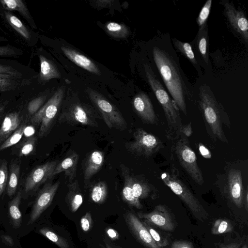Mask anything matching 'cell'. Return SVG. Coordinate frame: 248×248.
I'll return each instance as SVG.
<instances>
[{
	"label": "cell",
	"mask_w": 248,
	"mask_h": 248,
	"mask_svg": "<svg viewBox=\"0 0 248 248\" xmlns=\"http://www.w3.org/2000/svg\"><path fill=\"white\" fill-rule=\"evenodd\" d=\"M2 242L9 246H13L14 245L13 239L8 235H2L0 236Z\"/></svg>",
	"instance_id": "c3c4849f"
},
{
	"label": "cell",
	"mask_w": 248,
	"mask_h": 248,
	"mask_svg": "<svg viewBox=\"0 0 248 248\" xmlns=\"http://www.w3.org/2000/svg\"><path fill=\"white\" fill-rule=\"evenodd\" d=\"M37 138L30 136L22 142L18 146L17 154L19 156H27L33 153L35 150Z\"/></svg>",
	"instance_id": "836d02e7"
},
{
	"label": "cell",
	"mask_w": 248,
	"mask_h": 248,
	"mask_svg": "<svg viewBox=\"0 0 248 248\" xmlns=\"http://www.w3.org/2000/svg\"><path fill=\"white\" fill-rule=\"evenodd\" d=\"M39 232L60 248H69V244L66 239L59 236L50 229L43 228L39 230Z\"/></svg>",
	"instance_id": "e575fe53"
},
{
	"label": "cell",
	"mask_w": 248,
	"mask_h": 248,
	"mask_svg": "<svg viewBox=\"0 0 248 248\" xmlns=\"http://www.w3.org/2000/svg\"><path fill=\"white\" fill-rule=\"evenodd\" d=\"M142 222L148 231L151 237L158 246L162 248H165L169 245V240L166 236L163 235L161 232L154 228L151 225L144 221H142Z\"/></svg>",
	"instance_id": "8d00e7d4"
},
{
	"label": "cell",
	"mask_w": 248,
	"mask_h": 248,
	"mask_svg": "<svg viewBox=\"0 0 248 248\" xmlns=\"http://www.w3.org/2000/svg\"><path fill=\"white\" fill-rule=\"evenodd\" d=\"M108 192L107 184L104 181H98L93 184L91 187L90 197L94 202L101 204L106 200Z\"/></svg>",
	"instance_id": "83f0119b"
},
{
	"label": "cell",
	"mask_w": 248,
	"mask_h": 248,
	"mask_svg": "<svg viewBox=\"0 0 248 248\" xmlns=\"http://www.w3.org/2000/svg\"><path fill=\"white\" fill-rule=\"evenodd\" d=\"M78 155L74 151H70L66 156L57 163L51 177L64 172L70 182L72 181L77 175Z\"/></svg>",
	"instance_id": "e0dca14e"
},
{
	"label": "cell",
	"mask_w": 248,
	"mask_h": 248,
	"mask_svg": "<svg viewBox=\"0 0 248 248\" xmlns=\"http://www.w3.org/2000/svg\"><path fill=\"white\" fill-rule=\"evenodd\" d=\"M93 220L91 214L87 212L80 219V225L82 230L88 232L92 228Z\"/></svg>",
	"instance_id": "60d3db41"
},
{
	"label": "cell",
	"mask_w": 248,
	"mask_h": 248,
	"mask_svg": "<svg viewBox=\"0 0 248 248\" xmlns=\"http://www.w3.org/2000/svg\"><path fill=\"white\" fill-rule=\"evenodd\" d=\"M4 15L9 24L23 38L30 40L31 35L30 31L24 23L16 16L9 11H4Z\"/></svg>",
	"instance_id": "4316f807"
},
{
	"label": "cell",
	"mask_w": 248,
	"mask_h": 248,
	"mask_svg": "<svg viewBox=\"0 0 248 248\" xmlns=\"http://www.w3.org/2000/svg\"><path fill=\"white\" fill-rule=\"evenodd\" d=\"M65 87L57 89L48 100L31 117L34 125H40L38 135L43 137L48 134L56 118L65 94Z\"/></svg>",
	"instance_id": "3957f363"
},
{
	"label": "cell",
	"mask_w": 248,
	"mask_h": 248,
	"mask_svg": "<svg viewBox=\"0 0 248 248\" xmlns=\"http://www.w3.org/2000/svg\"><path fill=\"white\" fill-rule=\"evenodd\" d=\"M226 191L230 200L238 208L242 207L244 195L242 174L239 170L232 169L229 171Z\"/></svg>",
	"instance_id": "9a60e30c"
},
{
	"label": "cell",
	"mask_w": 248,
	"mask_h": 248,
	"mask_svg": "<svg viewBox=\"0 0 248 248\" xmlns=\"http://www.w3.org/2000/svg\"><path fill=\"white\" fill-rule=\"evenodd\" d=\"M199 105L209 135L214 139L228 143L222 124L230 126L229 116L206 85L200 88Z\"/></svg>",
	"instance_id": "7a4b0ae2"
},
{
	"label": "cell",
	"mask_w": 248,
	"mask_h": 248,
	"mask_svg": "<svg viewBox=\"0 0 248 248\" xmlns=\"http://www.w3.org/2000/svg\"><path fill=\"white\" fill-rule=\"evenodd\" d=\"M242 244L241 242H232L227 244L221 245L219 248H240Z\"/></svg>",
	"instance_id": "681fc988"
},
{
	"label": "cell",
	"mask_w": 248,
	"mask_h": 248,
	"mask_svg": "<svg viewBox=\"0 0 248 248\" xmlns=\"http://www.w3.org/2000/svg\"><path fill=\"white\" fill-rule=\"evenodd\" d=\"M61 50L64 55L72 62L88 71L97 75L101 74L97 65L91 59L71 47L62 46Z\"/></svg>",
	"instance_id": "ac0fdd59"
},
{
	"label": "cell",
	"mask_w": 248,
	"mask_h": 248,
	"mask_svg": "<svg viewBox=\"0 0 248 248\" xmlns=\"http://www.w3.org/2000/svg\"><path fill=\"white\" fill-rule=\"evenodd\" d=\"M20 164L13 161L10 167L9 174L6 185V191L9 197L14 195L17 188L20 178Z\"/></svg>",
	"instance_id": "cb8c5ba5"
},
{
	"label": "cell",
	"mask_w": 248,
	"mask_h": 248,
	"mask_svg": "<svg viewBox=\"0 0 248 248\" xmlns=\"http://www.w3.org/2000/svg\"><path fill=\"white\" fill-rule=\"evenodd\" d=\"M22 120L19 111L11 112L5 116L0 124V145L20 126Z\"/></svg>",
	"instance_id": "d6986e66"
},
{
	"label": "cell",
	"mask_w": 248,
	"mask_h": 248,
	"mask_svg": "<svg viewBox=\"0 0 248 248\" xmlns=\"http://www.w3.org/2000/svg\"><path fill=\"white\" fill-rule=\"evenodd\" d=\"M241 248H248L247 245L246 244L243 245V246L241 247Z\"/></svg>",
	"instance_id": "11a10c76"
},
{
	"label": "cell",
	"mask_w": 248,
	"mask_h": 248,
	"mask_svg": "<svg viewBox=\"0 0 248 248\" xmlns=\"http://www.w3.org/2000/svg\"><path fill=\"white\" fill-rule=\"evenodd\" d=\"M31 131L34 132V130H31V127H28L27 131H24V133H27L29 134V136L30 137V134H31Z\"/></svg>",
	"instance_id": "db71d44e"
},
{
	"label": "cell",
	"mask_w": 248,
	"mask_h": 248,
	"mask_svg": "<svg viewBox=\"0 0 248 248\" xmlns=\"http://www.w3.org/2000/svg\"><path fill=\"white\" fill-rule=\"evenodd\" d=\"M173 45L177 50L180 52L194 65H197L195 54L190 44L180 41L175 38H172Z\"/></svg>",
	"instance_id": "1f68e13d"
},
{
	"label": "cell",
	"mask_w": 248,
	"mask_h": 248,
	"mask_svg": "<svg viewBox=\"0 0 248 248\" xmlns=\"http://www.w3.org/2000/svg\"><path fill=\"white\" fill-rule=\"evenodd\" d=\"M232 230V225L229 220L218 219L214 222L211 232L213 234L218 235L230 232Z\"/></svg>",
	"instance_id": "d590c367"
},
{
	"label": "cell",
	"mask_w": 248,
	"mask_h": 248,
	"mask_svg": "<svg viewBox=\"0 0 248 248\" xmlns=\"http://www.w3.org/2000/svg\"><path fill=\"white\" fill-rule=\"evenodd\" d=\"M26 124L23 123L20 126L0 145V151L5 150L17 143L24 134Z\"/></svg>",
	"instance_id": "d6a6232c"
},
{
	"label": "cell",
	"mask_w": 248,
	"mask_h": 248,
	"mask_svg": "<svg viewBox=\"0 0 248 248\" xmlns=\"http://www.w3.org/2000/svg\"><path fill=\"white\" fill-rule=\"evenodd\" d=\"M0 74L10 75L21 77L22 74L12 66L0 64Z\"/></svg>",
	"instance_id": "b9f144b4"
},
{
	"label": "cell",
	"mask_w": 248,
	"mask_h": 248,
	"mask_svg": "<svg viewBox=\"0 0 248 248\" xmlns=\"http://www.w3.org/2000/svg\"><path fill=\"white\" fill-rule=\"evenodd\" d=\"M170 248H194L193 244L189 241L177 240L173 241Z\"/></svg>",
	"instance_id": "7bdbcfd3"
},
{
	"label": "cell",
	"mask_w": 248,
	"mask_h": 248,
	"mask_svg": "<svg viewBox=\"0 0 248 248\" xmlns=\"http://www.w3.org/2000/svg\"><path fill=\"white\" fill-rule=\"evenodd\" d=\"M87 94L101 113L103 120L109 128L124 130L127 123L119 110L103 95L92 89L86 90Z\"/></svg>",
	"instance_id": "8992f818"
},
{
	"label": "cell",
	"mask_w": 248,
	"mask_h": 248,
	"mask_svg": "<svg viewBox=\"0 0 248 248\" xmlns=\"http://www.w3.org/2000/svg\"><path fill=\"white\" fill-rule=\"evenodd\" d=\"M135 111L145 123L155 124L157 121L152 103L149 96L141 92L136 95L132 100Z\"/></svg>",
	"instance_id": "5bb4252c"
},
{
	"label": "cell",
	"mask_w": 248,
	"mask_h": 248,
	"mask_svg": "<svg viewBox=\"0 0 248 248\" xmlns=\"http://www.w3.org/2000/svg\"><path fill=\"white\" fill-rule=\"evenodd\" d=\"M223 5L224 13L230 25L248 44V21L245 13L236 9L232 3L225 1Z\"/></svg>",
	"instance_id": "7c38bea8"
},
{
	"label": "cell",
	"mask_w": 248,
	"mask_h": 248,
	"mask_svg": "<svg viewBox=\"0 0 248 248\" xmlns=\"http://www.w3.org/2000/svg\"><path fill=\"white\" fill-rule=\"evenodd\" d=\"M22 197V192L19 190L9 204V216L13 227L19 228L22 221V215L19 209V204Z\"/></svg>",
	"instance_id": "484cf974"
},
{
	"label": "cell",
	"mask_w": 248,
	"mask_h": 248,
	"mask_svg": "<svg viewBox=\"0 0 248 248\" xmlns=\"http://www.w3.org/2000/svg\"><path fill=\"white\" fill-rule=\"evenodd\" d=\"M176 140L174 150L180 165L193 181L202 185L204 180L202 172L197 163L196 154L189 146L187 138L182 134Z\"/></svg>",
	"instance_id": "5b68a950"
},
{
	"label": "cell",
	"mask_w": 248,
	"mask_h": 248,
	"mask_svg": "<svg viewBox=\"0 0 248 248\" xmlns=\"http://www.w3.org/2000/svg\"><path fill=\"white\" fill-rule=\"evenodd\" d=\"M16 55V51L11 47L0 46V56H13Z\"/></svg>",
	"instance_id": "ee69618b"
},
{
	"label": "cell",
	"mask_w": 248,
	"mask_h": 248,
	"mask_svg": "<svg viewBox=\"0 0 248 248\" xmlns=\"http://www.w3.org/2000/svg\"><path fill=\"white\" fill-rule=\"evenodd\" d=\"M104 158V153L100 150H94L88 154L83 165L85 186L89 185L91 178L100 170L103 165Z\"/></svg>",
	"instance_id": "2e32d148"
},
{
	"label": "cell",
	"mask_w": 248,
	"mask_h": 248,
	"mask_svg": "<svg viewBox=\"0 0 248 248\" xmlns=\"http://www.w3.org/2000/svg\"><path fill=\"white\" fill-rule=\"evenodd\" d=\"M68 190L65 198L66 203L71 211L76 212L83 203V196L77 180L67 185Z\"/></svg>",
	"instance_id": "44dd1931"
},
{
	"label": "cell",
	"mask_w": 248,
	"mask_h": 248,
	"mask_svg": "<svg viewBox=\"0 0 248 248\" xmlns=\"http://www.w3.org/2000/svg\"><path fill=\"white\" fill-rule=\"evenodd\" d=\"M153 58L156 67L172 99L180 110L187 114L185 94L186 88L173 58L157 47L153 49Z\"/></svg>",
	"instance_id": "6da1fadb"
},
{
	"label": "cell",
	"mask_w": 248,
	"mask_h": 248,
	"mask_svg": "<svg viewBox=\"0 0 248 248\" xmlns=\"http://www.w3.org/2000/svg\"><path fill=\"white\" fill-rule=\"evenodd\" d=\"M46 96H40L31 100L28 104L27 112L28 116L32 117L43 106L46 99Z\"/></svg>",
	"instance_id": "f35d334b"
},
{
	"label": "cell",
	"mask_w": 248,
	"mask_h": 248,
	"mask_svg": "<svg viewBox=\"0 0 248 248\" xmlns=\"http://www.w3.org/2000/svg\"><path fill=\"white\" fill-rule=\"evenodd\" d=\"M125 146L129 152L146 157L151 156L163 148L159 139L140 128L134 132L133 140L126 143Z\"/></svg>",
	"instance_id": "52a82bcc"
},
{
	"label": "cell",
	"mask_w": 248,
	"mask_h": 248,
	"mask_svg": "<svg viewBox=\"0 0 248 248\" xmlns=\"http://www.w3.org/2000/svg\"><path fill=\"white\" fill-rule=\"evenodd\" d=\"M137 215L139 217L144 219L143 221L163 230L172 232L175 228V224L170 213L163 205H156L149 213L140 212Z\"/></svg>",
	"instance_id": "9c48e42d"
},
{
	"label": "cell",
	"mask_w": 248,
	"mask_h": 248,
	"mask_svg": "<svg viewBox=\"0 0 248 248\" xmlns=\"http://www.w3.org/2000/svg\"><path fill=\"white\" fill-rule=\"evenodd\" d=\"M106 232L108 237L113 240L118 239L119 238V234L118 232L112 228L107 229Z\"/></svg>",
	"instance_id": "7dc6e473"
},
{
	"label": "cell",
	"mask_w": 248,
	"mask_h": 248,
	"mask_svg": "<svg viewBox=\"0 0 248 248\" xmlns=\"http://www.w3.org/2000/svg\"><path fill=\"white\" fill-rule=\"evenodd\" d=\"M40 71L39 79L46 81L53 78H60L61 73L55 63L43 55H39Z\"/></svg>",
	"instance_id": "7402d4cb"
},
{
	"label": "cell",
	"mask_w": 248,
	"mask_h": 248,
	"mask_svg": "<svg viewBox=\"0 0 248 248\" xmlns=\"http://www.w3.org/2000/svg\"><path fill=\"white\" fill-rule=\"evenodd\" d=\"M121 173L124 178V186L122 191L123 201L129 206L140 209L142 205L139 199L134 195L132 187V176L129 168L124 164L120 165Z\"/></svg>",
	"instance_id": "ffe728a7"
},
{
	"label": "cell",
	"mask_w": 248,
	"mask_h": 248,
	"mask_svg": "<svg viewBox=\"0 0 248 248\" xmlns=\"http://www.w3.org/2000/svg\"><path fill=\"white\" fill-rule=\"evenodd\" d=\"M124 218L131 232L144 247L147 248H162L153 240L142 221L133 213H127Z\"/></svg>",
	"instance_id": "4fadbf2b"
},
{
	"label": "cell",
	"mask_w": 248,
	"mask_h": 248,
	"mask_svg": "<svg viewBox=\"0 0 248 248\" xmlns=\"http://www.w3.org/2000/svg\"><path fill=\"white\" fill-rule=\"evenodd\" d=\"M58 121L72 125H82L97 127L96 117L88 108L78 102L66 106L60 113Z\"/></svg>",
	"instance_id": "ba28073f"
},
{
	"label": "cell",
	"mask_w": 248,
	"mask_h": 248,
	"mask_svg": "<svg viewBox=\"0 0 248 248\" xmlns=\"http://www.w3.org/2000/svg\"><path fill=\"white\" fill-rule=\"evenodd\" d=\"M106 248H113L111 246L108 245V244H106Z\"/></svg>",
	"instance_id": "9f6ffc18"
},
{
	"label": "cell",
	"mask_w": 248,
	"mask_h": 248,
	"mask_svg": "<svg viewBox=\"0 0 248 248\" xmlns=\"http://www.w3.org/2000/svg\"><path fill=\"white\" fill-rule=\"evenodd\" d=\"M161 178L164 183L186 204L197 219L203 221L208 218L209 215L198 199L177 177L172 173L164 172L162 174Z\"/></svg>",
	"instance_id": "277c9868"
},
{
	"label": "cell",
	"mask_w": 248,
	"mask_h": 248,
	"mask_svg": "<svg viewBox=\"0 0 248 248\" xmlns=\"http://www.w3.org/2000/svg\"><path fill=\"white\" fill-rule=\"evenodd\" d=\"M8 177L7 162L5 160H0V197L6 189Z\"/></svg>",
	"instance_id": "ab89813d"
},
{
	"label": "cell",
	"mask_w": 248,
	"mask_h": 248,
	"mask_svg": "<svg viewBox=\"0 0 248 248\" xmlns=\"http://www.w3.org/2000/svg\"><path fill=\"white\" fill-rule=\"evenodd\" d=\"M0 2L5 10L18 11L28 21L32 28H36L33 19L26 5L22 0H0Z\"/></svg>",
	"instance_id": "603a6c76"
},
{
	"label": "cell",
	"mask_w": 248,
	"mask_h": 248,
	"mask_svg": "<svg viewBox=\"0 0 248 248\" xmlns=\"http://www.w3.org/2000/svg\"><path fill=\"white\" fill-rule=\"evenodd\" d=\"M198 51L203 60L208 63L209 62V37L207 25L199 29L196 39Z\"/></svg>",
	"instance_id": "d4e9b609"
},
{
	"label": "cell",
	"mask_w": 248,
	"mask_h": 248,
	"mask_svg": "<svg viewBox=\"0 0 248 248\" xmlns=\"http://www.w3.org/2000/svg\"><path fill=\"white\" fill-rule=\"evenodd\" d=\"M5 108V105L3 104H0V117L3 114Z\"/></svg>",
	"instance_id": "f5cc1de1"
},
{
	"label": "cell",
	"mask_w": 248,
	"mask_h": 248,
	"mask_svg": "<svg viewBox=\"0 0 248 248\" xmlns=\"http://www.w3.org/2000/svg\"><path fill=\"white\" fill-rule=\"evenodd\" d=\"M212 0H208L202 7L197 19L199 30L207 26V20L209 16L212 5Z\"/></svg>",
	"instance_id": "74e56055"
},
{
	"label": "cell",
	"mask_w": 248,
	"mask_h": 248,
	"mask_svg": "<svg viewBox=\"0 0 248 248\" xmlns=\"http://www.w3.org/2000/svg\"><path fill=\"white\" fill-rule=\"evenodd\" d=\"M20 77L0 74V92L15 90L21 84Z\"/></svg>",
	"instance_id": "4dcf8cb0"
},
{
	"label": "cell",
	"mask_w": 248,
	"mask_h": 248,
	"mask_svg": "<svg viewBox=\"0 0 248 248\" xmlns=\"http://www.w3.org/2000/svg\"><path fill=\"white\" fill-rule=\"evenodd\" d=\"M200 151L202 154V155L204 157H210V153L208 150L206 148L202 145H200L199 147Z\"/></svg>",
	"instance_id": "f907efd6"
},
{
	"label": "cell",
	"mask_w": 248,
	"mask_h": 248,
	"mask_svg": "<svg viewBox=\"0 0 248 248\" xmlns=\"http://www.w3.org/2000/svg\"><path fill=\"white\" fill-rule=\"evenodd\" d=\"M60 184V182L47 183L41 189L34 202L28 224L34 222L51 204Z\"/></svg>",
	"instance_id": "30bf717a"
},
{
	"label": "cell",
	"mask_w": 248,
	"mask_h": 248,
	"mask_svg": "<svg viewBox=\"0 0 248 248\" xmlns=\"http://www.w3.org/2000/svg\"><path fill=\"white\" fill-rule=\"evenodd\" d=\"M132 187L134 196L139 200L147 198L151 192L147 183L134 176H132Z\"/></svg>",
	"instance_id": "f546056e"
},
{
	"label": "cell",
	"mask_w": 248,
	"mask_h": 248,
	"mask_svg": "<svg viewBox=\"0 0 248 248\" xmlns=\"http://www.w3.org/2000/svg\"><path fill=\"white\" fill-rule=\"evenodd\" d=\"M107 32L115 38H125L129 34L128 27L124 23L109 22L105 26Z\"/></svg>",
	"instance_id": "f1b7e54d"
},
{
	"label": "cell",
	"mask_w": 248,
	"mask_h": 248,
	"mask_svg": "<svg viewBox=\"0 0 248 248\" xmlns=\"http://www.w3.org/2000/svg\"><path fill=\"white\" fill-rule=\"evenodd\" d=\"M192 130L191 128V123H190L186 125L183 126L182 129V134L185 135L187 138L192 134Z\"/></svg>",
	"instance_id": "bcb514c9"
},
{
	"label": "cell",
	"mask_w": 248,
	"mask_h": 248,
	"mask_svg": "<svg viewBox=\"0 0 248 248\" xmlns=\"http://www.w3.org/2000/svg\"><path fill=\"white\" fill-rule=\"evenodd\" d=\"M58 163V161H51L38 166L34 168L28 175L24 184L26 193L37 189L48 178H51L52 174Z\"/></svg>",
	"instance_id": "8fae6325"
},
{
	"label": "cell",
	"mask_w": 248,
	"mask_h": 248,
	"mask_svg": "<svg viewBox=\"0 0 248 248\" xmlns=\"http://www.w3.org/2000/svg\"><path fill=\"white\" fill-rule=\"evenodd\" d=\"M244 203L247 211L248 209V188L246 189L245 194L244 195Z\"/></svg>",
	"instance_id": "816d5d0a"
},
{
	"label": "cell",
	"mask_w": 248,
	"mask_h": 248,
	"mask_svg": "<svg viewBox=\"0 0 248 248\" xmlns=\"http://www.w3.org/2000/svg\"><path fill=\"white\" fill-rule=\"evenodd\" d=\"M94 5L98 8L109 7L112 5L114 2L112 0H98L93 1Z\"/></svg>",
	"instance_id": "f6af8a7d"
}]
</instances>
